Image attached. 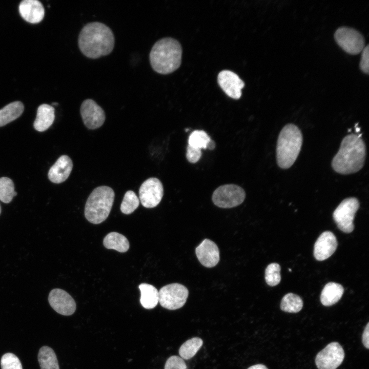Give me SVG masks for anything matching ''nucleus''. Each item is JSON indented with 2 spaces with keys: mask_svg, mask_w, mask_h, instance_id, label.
Here are the masks:
<instances>
[{
  "mask_svg": "<svg viewBox=\"0 0 369 369\" xmlns=\"http://www.w3.org/2000/svg\"><path fill=\"white\" fill-rule=\"evenodd\" d=\"M114 44V35L111 28L98 22L85 25L78 37L80 51L85 56L91 59L110 54Z\"/></svg>",
  "mask_w": 369,
  "mask_h": 369,
  "instance_id": "nucleus-1",
  "label": "nucleus"
},
{
  "mask_svg": "<svg viewBox=\"0 0 369 369\" xmlns=\"http://www.w3.org/2000/svg\"><path fill=\"white\" fill-rule=\"evenodd\" d=\"M365 156V145L361 136L350 134L342 139L339 150L332 160V167L339 174L354 173L362 168Z\"/></svg>",
  "mask_w": 369,
  "mask_h": 369,
  "instance_id": "nucleus-2",
  "label": "nucleus"
},
{
  "mask_svg": "<svg viewBox=\"0 0 369 369\" xmlns=\"http://www.w3.org/2000/svg\"><path fill=\"white\" fill-rule=\"evenodd\" d=\"M182 48L179 43L171 37L162 38L153 46L149 54L152 69L161 74L171 73L181 64Z\"/></svg>",
  "mask_w": 369,
  "mask_h": 369,
  "instance_id": "nucleus-3",
  "label": "nucleus"
},
{
  "mask_svg": "<svg viewBox=\"0 0 369 369\" xmlns=\"http://www.w3.org/2000/svg\"><path fill=\"white\" fill-rule=\"evenodd\" d=\"M302 134L298 127L292 124L281 130L277 140L276 159L278 166L287 169L295 162L301 149Z\"/></svg>",
  "mask_w": 369,
  "mask_h": 369,
  "instance_id": "nucleus-4",
  "label": "nucleus"
},
{
  "mask_svg": "<svg viewBox=\"0 0 369 369\" xmlns=\"http://www.w3.org/2000/svg\"><path fill=\"white\" fill-rule=\"evenodd\" d=\"M115 193L106 186L95 188L88 197L85 207V216L91 223L98 224L108 217L114 202Z\"/></svg>",
  "mask_w": 369,
  "mask_h": 369,
  "instance_id": "nucleus-5",
  "label": "nucleus"
},
{
  "mask_svg": "<svg viewBox=\"0 0 369 369\" xmlns=\"http://www.w3.org/2000/svg\"><path fill=\"white\" fill-rule=\"evenodd\" d=\"M334 38L339 46L350 54H358L365 47V39L362 34L351 27L338 28L334 33Z\"/></svg>",
  "mask_w": 369,
  "mask_h": 369,
  "instance_id": "nucleus-6",
  "label": "nucleus"
},
{
  "mask_svg": "<svg viewBox=\"0 0 369 369\" xmlns=\"http://www.w3.org/2000/svg\"><path fill=\"white\" fill-rule=\"evenodd\" d=\"M245 198L244 190L234 184H227L217 188L212 195V201L221 208H232L241 204Z\"/></svg>",
  "mask_w": 369,
  "mask_h": 369,
  "instance_id": "nucleus-7",
  "label": "nucleus"
},
{
  "mask_svg": "<svg viewBox=\"0 0 369 369\" xmlns=\"http://www.w3.org/2000/svg\"><path fill=\"white\" fill-rule=\"evenodd\" d=\"M359 207V202L355 197L344 199L334 211L333 217L341 231L351 233L354 229L353 223L355 214Z\"/></svg>",
  "mask_w": 369,
  "mask_h": 369,
  "instance_id": "nucleus-8",
  "label": "nucleus"
},
{
  "mask_svg": "<svg viewBox=\"0 0 369 369\" xmlns=\"http://www.w3.org/2000/svg\"><path fill=\"white\" fill-rule=\"evenodd\" d=\"M159 293L160 304L164 308L174 310L182 307L186 302L189 291L184 285L177 283L166 285L160 289Z\"/></svg>",
  "mask_w": 369,
  "mask_h": 369,
  "instance_id": "nucleus-9",
  "label": "nucleus"
},
{
  "mask_svg": "<svg viewBox=\"0 0 369 369\" xmlns=\"http://www.w3.org/2000/svg\"><path fill=\"white\" fill-rule=\"evenodd\" d=\"M344 352L337 342H333L316 355L315 363L318 369H336L342 362Z\"/></svg>",
  "mask_w": 369,
  "mask_h": 369,
  "instance_id": "nucleus-10",
  "label": "nucleus"
},
{
  "mask_svg": "<svg viewBox=\"0 0 369 369\" xmlns=\"http://www.w3.org/2000/svg\"><path fill=\"white\" fill-rule=\"evenodd\" d=\"M163 195L161 182L157 178L151 177L146 180L139 190V199L142 205L147 208L156 207Z\"/></svg>",
  "mask_w": 369,
  "mask_h": 369,
  "instance_id": "nucleus-11",
  "label": "nucleus"
},
{
  "mask_svg": "<svg viewBox=\"0 0 369 369\" xmlns=\"http://www.w3.org/2000/svg\"><path fill=\"white\" fill-rule=\"evenodd\" d=\"M80 113L83 121L88 129L94 130L100 128L106 119L104 110L92 99H87L83 101Z\"/></svg>",
  "mask_w": 369,
  "mask_h": 369,
  "instance_id": "nucleus-12",
  "label": "nucleus"
},
{
  "mask_svg": "<svg viewBox=\"0 0 369 369\" xmlns=\"http://www.w3.org/2000/svg\"><path fill=\"white\" fill-rule=\"evenodd\" d=\"M48 301L53 310L62 315H71L76 310L74 299L67 292L60 289H54L51 291L48 296Z\"/></svg>",
  "mask_w": 369,
  "mask_h": 369,
  "instance_id": "nucleus-13",
  "label": "nucleus"
},
{
  "mask_svg": "<svg viewBox=\"0 0 369 369\" xmlns=\"http://www.w3.org/2000/svg\"><path fill=\"white\" fill-rule=\"evenodd\" d=\"M218 83L222 90L230 97L238 99L241 96V90L244 83L234 72L221 71L218 75Z\"/></svg>",
  "mask_w": 369,
  "mask_h": 369,
  "instance_id": "nucleus-14",
  "label": "nucleus"
},
{
  "mask_svg": "<svg viewBox=\"0 0 369 369\" xmlns=\"http://www.w3.org/2000/svg\"><path fill=\"white\" fill-rule=\"evenodd\" d=\"M338 245L335 235L330 231L323 232L314 244V256L316 260L323 261L331 256Z\"/></svg>",
  "mask_w": 369,
  "mask_h": 369,
  "instance_id": "nucleus-15",
  "label": "nucleus"
},
{
  "mask_svg": "<svg viewBox=\"0 0 369 369\" xmlns=\"http://www.w3.org/2000/svg\"><path fill=\"white\" fill-rule=\"evenodd\" d=\"M195 253L200 263L207 268L214 267L219 261L218 248L210 239H204L196 248Z\"/></svg>",
  "mask_w": 369,
  "mask_h": 369,
  "instance_id": "nucleus-16",
  "label": "nucleus"
},
{
  "mask_svg": "<svg viewBox=\"0 0 369 369\" xmlns=\"http://www.w3.org/2000/svg\"><path fill=\"white\" fill-rule=\"evenodd\" d=\"M20 16L26 22L31 24L40 22L45 15L43 4L37 0H24L19 5Z\"/></svg>",
  "mask_w": 369,
  "mask_h": 369,
  "instance_id": "nucleus-17",
  "label": "nucleus"
},
{
  "mask_svg": "<svg viewBox=\"0 0 369 369\" xmlns=\"http://www.w3.org/2000/svg\"><path fill=\"white\" fill-rule=\"evenodd\" d=\"M72 168L71 159L67 155H61L50 169L48 174V178L54 183H61L68 178Z\"/></svg>",
  "mask_w": 369,
  "mask_h": 369,
  "instance_id": "nucleus-18",
  "label": "nucleus"
},
{
  "mask_svg": "<svg viewBox=\"0 0 369 369\" xmlns=\"http://www.w3.org/2000/svg\"><path fill=\"white\" fill-rule=\"evenodd\" d=\"M54 112L55 109L52 106L46 104L40 105L33 124L34 129L37 131L43 132L49 128L54 120Z\"/></svg>",
  "mask_w": 369,
  "mask_h": 369,
  "instance_id": "nucleus-19",
  "label": "nucleus"
},
{
  "mask_svg": "<svg viewBox=\"0 0 369 369\" xmlns=\"http://www.w3.org/2000/svg\"><path fill=\"white\" fill-rule=\"evenodd\" d=\"M344 288L341 284L331 282L325 284L320 295V301L324 306H331L336 303L341 298Z\"/></svg>",
  "mask_w": 369,
  "mask_h": 369,
  "instance_id": "nucleus-20",
  "label": "nucleus"
},
{
  "mask_svg": "<svg viewBox=\"0 0 369 369\" xmlns=\"http://www.w3.org/2000/svg\"><path fill=\"white\" fill-rule=\"evenodd\" d=\"M24 106L19 101L12 102L0 109V127L18 118L23 113Z\"/></svg>",
  "mask_w": 369,
  "mask_h": 369,
  "instance_id": "nucleus-21",
  "label": "nucleus"
},
{
  "mask_svg": "<svg viewBox=\"0 0 369 369\" xmlns=\"http://www.w3.org/2000/svg\"><path fill=\"white\" fill-rule=\"evenodd\" d=\"M141 296L140 302L145 309H152L159 302V293L155 287L147 283H141L139 285Z\"/></svg>",
  "mask_w": 369,
  "mask_h": 369,
  "instance_id": "nucleus-22",
  "label": "nucleus"
},
{
  "mask_svg": "<svg viewBox=\"0 0 369 369\" xmlns=\"http://www.w3.org/2000/svg\"><path fill=\"white\" fill-rule=\"evenodd\" d=\"M103 243L107 249H114L121 253L127 252L129 248V242L127 238L117 232L108 234L104 239Z\"/></svg>",
  "mask_w": 369,
  "mask_h": 369,
  "instance_id": "nucleus-23",
  "label": "nucleus"
},
{
  "mask_svg": "<svg viewBox=\"0 0 369 369\" xmlns=\"http://www.w3.org/2000/svg\"><path fill=\"white\" fill-rule=\"evenodd\" d=\"M38 360L40 369H59L55 352L48 346H43L39 349Z\"/></svg>",
  "mask_w": 369,
  "mask_h": 369,
  "instance_id": "nucleus-24",
  "label": "nucleus"
},
{
  "mask_svg": "<svg viewBox=\"0 0 369 369\" xmlns=\"http://www.w3.org/2000/svg\"><path fill=\"white\" fill-rule=\"evenodd\" d=\"M202 344V340L198 337H194L188 340L179 348L180 356L185 360L190 359L197 353Z\"/></svg>",
  "mask_w": 369,
  "mask_h": 369,
  "instance_id": "nucleus-25",
  "label": "nucleus"
},
{
  "mask_svg": "<svg viewBox=\"0 0 369 369\" xmlns=\"http://www.w3.org/2000/svg\"><path fill=\"white\" fill-rule=\"evenodd\" d=\"M303 301L298 295L288 293L282 298L280 308L282 311L288 313H297L302 308Z\"/></svg>",
  "mask_w": 369,
  "mask_h": 369,
  "instance_id": "nucleus-26",
  "label": "nucleus"
},
{
  "mask_svg": "<svg viewBox=\"0 0 369 369\" xmlns=\"http://www.w3.org/2000/svg\"><path fill=\"white\" fill-rule=\"evenodd\" d=\"M16 195L13 181L6 177L0 178V200L8 203Z\"/></svg>",
  "mask_w": 369,
  "mask_h": 369,
  "instance_id": "nucleus-27",
  "label": "nucleus"
},
{
  "mask_svg": "<svg viewBox=\"0 0 369 369\" xmlns=\"http://www.w3.org/2000/svg\"><path fill=\"white\" fill-rule=\"evenodd\" d=\"M211 138L203 130H195L190 135L188 139V145L198 149H207V146Z\"/></svg>",
  "mask_w": 369,
  "mask_h": 369,
  "instance_id": "nucleus-28",
  "label": "nucleus"
},
{
  "mask_svg": "<svg viewBox=\"0 0 369 369\" xmlns=\"http://www.w3.org/2000/svg\"><path fill=\"white\" fill-rule=\"evenodd\" d=\"M139 199L136 194L131 190L127 191L120 205V210L125 214L133 212L139 206Z\"/></svg>",
  "mask_w": 369,
  "mask_h": 369,
  "instance_id": "nucleus-29",
  "label": "nucleus"
},
{
  "mask_svg": "<svg viewBox=\"0 0 369 369\" xmlns=\"http://www.w3.org/2000/svg\"><path fill=\"white\" fill-rule=\"evenodd\" d=\"M280 266L278 263H272L268 265L265 271V280L271 286L277 285L281 280Z\"/></svg>",
  "mask_w": 369,
  "mask_h": 369,
  "instance_id": "nucleus-30",
  "label": "nucleus"
},
{
  "mask_svg": "<svg viewBox=\"0 0 369 369\" xmlns=\"http://www.w3.org/2000/svg\"><path fill=\"white\" fill-rule=\"evenodd\" d=\"M1 366L2 369H23L19 358L11 353H7L3 355Z\"/></svg>",
  "mask_w": 369,
  "mask_h": 369,
  "instance_id": "nucleus-31",
  "label": "nucleus"
},
{
  "mask_svg": "<svg viewBox=\"0 0 369 369\" xmlns=\"http://www.w3.org/2000/svg\"><path fill=\"white\" fill-rule=\"evenodd\" d=\"M165 369H187L183 359L177 356H172L167 360Z\"/></svg>",
  "mask_w": 369,
  "mask_h": 369,
  "instance_id": "nucleus-32",
  "label": "nucleus"
},
{
  "mask_svg": "<svg viewBox=\"0 0 369 369\" xmlns=\"http://www.w3.org/2000/svg\"><path fill=\"white\" fill-rule=\"evenodd\" d=\"M201 154V149L188 145L186 157L189 162L192 163L197 162L200 159Z\"/></svg>",
  "mask_w": 369,
  "mask_h": 369,
  "instance_id": "nucleus-33",
  "label": "nucleus"
},
{
  "mask_svg": "<svg viewBox=\"0 0 369 369\" xmlns=\"http://www.w3.org/2000/svg\"><path fill=\"white\" fill-rule=\"evenodd\" d=\"M368 45L364 48L361 51V59L359 63L360 70L365 74H368Z\"/></svg>",
  "mask_w": 369,
  "mask_h": 369,
  "instance_id": "nucleus-34",
  "label": "nucleus"
},
{
  "mask_svg": "<svg viewBox=\"0 0 369 369\" xmlns=\"http://www.w3.org/2000/svg\"><path fill=\"white\" fill-rule=\"evenodd\" d=\"M362 343L364 346L369 348V323L368 322L363 331L362 337Z\"/></svg>",
  "mask_w": 369,
  "mask_h": 369,
  "instance_id": "nucleus-35",
  "label": "nucleus"
},
{
  "mask_svg": "<svg viewBox=\"0 0 369 369\" xmlns=\"http://www.w3.org/2000/svg\"><path fill=\"white\" fill-rule=\"evenodd\" d=\"M248 369H268L264 365L258 364L252 365Z\"/></svg>",
  "mask_w": 369,
  "mask_h": 369,
  "instance_id": "nucleus-36",
  "label": "nucleus"
},
{
  "mask_svg": "<svg viewBox=\"0 0 369 369\" xmlns=\"http://www.w3.org/2000/svg\"><path fill=\"white\" fill-rule=\"evenodd\" d=\"M216 144L214 140L212 139H211L210 142H209L208 146H207V149H209V150H213L215 148Z\"/></svg>",
  "mask_w": 369,
  "mask_h": 369,
  "instance_id": "nucleus-37",
  "label": "nucleus"
},
{
  "mask_svg": "<svg viewBox=\"0 0 369 369\" xmlns=\"http://www.w3.org/2000/svg\"><path fill=\"white\" fill-rule=\"evenodd\" d=\"M57 104H57V103H56V102H53V103L52 104L53 105H57Z\"/></svg>",
  "mask_w": 369,
  "mask_h": 369,
  "instance_id": "nucleus-38",
  "label": "nucleus"
},
{
  "mask_svg": "<svg viewBox=\"0 0 369 369\" xmlns=\"http://www.w3.org/2000/svg\"><path fill=\"white\" fill-rule=\"evenodd\" d=\"M1 205H0V214H1Z\"/></svg>",
  "mask_w": 369,
  "mask_h": 369,
  "instance_id": "nucleus-39",
  "label": "nucleus"
}]
</instances>
